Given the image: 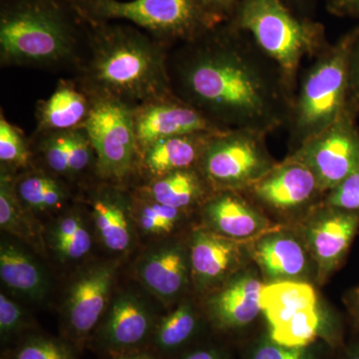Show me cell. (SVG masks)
I'll list each match as a JSON object with an SVG mask.
<instances>
[{
  "instance_id": "1",
  "label": "cell",
  "mask_w": 359,
  "mask_h": 359,
  "mask_svg": "<svg viewBox=\"0 0 359 359\" xmlns=\"http://www.w3.org/2000/svg\"><path fill=\"white\" fill-rule=\"evenodd\" d=\"M172 92L221 131L269 135L287 124L294 97L278 65L230 22L168 55Z\"/></svg>"
},
{
  "instance_id": "2",
  "label": "cell",
  "mask_w": 359,
  "mask_h": 359,
  "mask_svg": "<svg viewBox=\"0 0 359 359\" xmlns=\"http://www.w3.org/2000/svg\"><path fill=\"white\" fill-rule=\"evenodd\" d=\"M85 22L77 83L89 95L112 97L133 107L174 95L166 45L128 23Z\"/></svg>"
},
{
  "instance_id": "3",
  "label": "cell",
  "mask_w": 359,
  "mask_h": 359,
  "mask_svg": "<svg viewBox=\"0 0 359 359\" xmlns=\"http://www.w3.org/2000/svg\"><path fill=\"white\" fill-rule=\"evenodd\" d=\"M86 40V22L69 0H2V66L77 67Z\"/></svg>"
},
{
  "instance_id": "4",
  "label": "cell",
  "mask_w": 359,
  "mask_h": 359,
  "mask_svg": "<svg viewBox=\"0 0 359 359\" xmlns=\"http://www.w3.org/2000/svg\"><path fill=\"white\" fill-rule=\"evenodd\" d=\"M228 22L248 33L278 65L294 98L302 61L328 44L320 23L294 15L283 0H241Z\"/></svg>"
},
{
  "instance_id": "5",
  "label": "cell",
  "mask_w": 359,
  "mask_h": 359,
  "mask_svg": "<svg viewBox=\"0 0 359 359\" xmlns=\"http://www.w3.org/2000/svg\"><path fill=\"white\" fill-rule=\"evenodd\" d=\"M359 26L328 43L299 80L287 126L297 149L334 124L348 108V63Z\"/></svg>"
},
{
  "instance_id": "6",
  "label": "cell",
  "mask_w": 359,
  "mask_h": 359,
  "mask_svg": "<svg viewBox=\"0 0 359 359\" xmlns=\"http://www.w3.org/2000/svg\"><path fill=\"white\" fill-rule=\"evenodd\" d=\"M88 22H124L166 45L182 44L212 26L196 0H69Z\"/></svg>"
},
{
  "instance_id": "7",
  "label": "cell",
  "mask_w": 359,
  "mask_h": 359,
  "mask_svg": "<svg viewBox=\"0 0 359 359\" xmlns=\"http://www.w3.org/2000/svg\"><path fill=\"white\" fill-rule=\"evenodd\" d=\"M266 136L250 130L212 135L198 165L212 190H247L276 167Z\"/></svg>"
},
{
  "instance_id": "8",
  "label": "cell",
  "mask_w": 359,
  "mask_h": 359,
  "mask_svg": "<svg viewBox=\"0 0 359 359\" xmlns=\"http://www.w3.org/2000/svg\"><path fill=\"white\" fill-rule=\"evenodd\" d=\"M90 97L91 109L83 128L95 152L97 172L104 179L121 181L140 159L135 107L112 97Z\"/></svg>"
},
{
  "instance_id": "9",
  "label": "cell",
  "mask_w": 359,
  "mask_h": 359,
  "mask_svg": "<svg viewBox=\"0 0 359 359\" xmlns=\"http://www.w3.org/2000/svg\"><path fill=\"white\" fill-rule=\"evenodd\" d=\"M358 116L347 108L334 124L292 152L313 172L323 193L330 192L359 167Z\"/></svg>"
},
{
  "instance_id": "10",
  "label": "cell",
  "mask_w": 359,
  "mask_h": 359,
  "mask_svg": "<svg viewBox=\"0 0 359 359\" xmlns=\"http://www.w3.org/2000/svg\"><path fill=\"white\" fill-rule=\"evenodd\" d=\"M245 191L261 204L282 212L306 207L323 193L313 172L292 154Z\"/></svg>"
},
{
  "instance_id": "11",
  "label": "cell",
  "mask_w": 359,
  "mask_h": 359,
  "mask_svg": "<svg viewBox=\"0 0 359 359\" xmlns=\"http://www.w3.org/2000/svg\"><path fill=\"white\" fill-rule=\"evenodd\" d=\"M140 152L155 142L178 135L222 132L188 104L172 95L134 108Z\"/></svg>"
},
{
  "instance_id": "12",
  "label": "cell",
  "mask_w": 359,
  "mask_h": 359,
  "mask_svg": "<svg viewBox=\"0 0 359 359\" xmlns=\"http://www.w3.org/2000/svg\"><path fill=\"white\" fill-rule=\"evenodd\" d=\"M325 207L308 230L309 249L318 264L320 282L339 268L359 229V212Z\"/></svg>"
},
{
  "instance_id": "13",
  "label": "cell",
  "mask_w": 359,
  "mask_h": 359,
  "mask_svg": "<svg viewBox=\"0 0 359 359\" xmlns=\"http://www.w3.org/2000/svg\"><path fill=\"white\" fill-rule=\"evenodd\" d=\"M114 273L113 266H96L73 283L66 314L74 334H88L98 323L109 299Z\"/></svg>"
},
{
  "instance_id": "14",
  "label": "cell",
  "mask_w": 359,
  "mask_h": 359,
  "mask_svg": "<svg viewBox=\"0 0 359 359\" xmlns=\"http://www.w3.org/2000/svg\"><path fill=\"white\" fill-rule=\"evenodd\" d=\"M242 259L237 241L209 231H197L191 245V266L201 287L221 283L238 268Z\"/></svg>"
},
{
  "instance_id": "15",
  "label": "cell",
  "mask_w": 359,
  "mask_h": 359,
  "mask_svg": "<svg viewBox=\"0 0 359 359\" xmlns=\"http://www.w3.org/2000/svg\"><path fill=\"white\" fill-rule=\"evenodd\" d=\"M205 215L219 235L231 240L259 237L269 221L237 191H219L205 203Z\"/></svg>"
},
{
  "instance_id": "16",
  "label": "cell",
  "mask_w": 359,
  "mask_h": 359,
  "mask_svg": "<svg viewBox=\"0 0 359 359\" xmlns=\"http://www.w3.org/2000/svg\"><path fill=\"white\" fill-rule=\"evenodd\" d=\"M91 97L77 82L60 80L50 96L36 107V134L70 131L84 126Z\"/></svg>"
},
{
  "instance_id": "17",
  "label": "cell",
  "mask_w": 359,
  "mask_h": 359,
  "mask_svg": "<svg viewBox=\"0 0 359 359\" xmlns=\"http://www.w3.org/2000/svg\"><path fill=\"white\" fill-rule=\"evenodd\" d=\"M218 132H198L162 139L140 152L142 167L153 179L198 167L210 139Z\"/></svg>"
},
{
  "instance_id": "18",
  "label": "cell",
  "mask_w": 359,
  "mask_h": 359,
  "mask_svg": "<svg viewBox=\"0 0 359 359\" xmlns=\"http://www.w3.org/2000/svg\"><path fill=\"white\" fill-rule=\"evenodd\" d=\"M252 255L271 283L299 280L308 269L304 247L285 233L263 236L252 248Z\"/></svg>"
},
{
  "instance_id": "19",
  "label": "cell",
  "mask_w": 359,
  "mask_h": 359,
  "mask_svg": "<svg viewBox=\"0 0 359 359\" xmlns=\"http://www.w3.org/2000/svg\"><path fill=\"white\" fill-rule=\"evenodd\" d=\"M264 285L252 273L233 278L211 301L212 313L221 325L242 327L256 320L262 311Z\"/></svg>"
},
{
  "instance_id": "20",
  "label": "cell",
  "mask_w": 359,
  "mask_h": 359,
  "mask_svg": "<svg viewBox=\"0 0 359 359\" xmlns=\"http://www.w3.org/2000/svg\"><path fill=\"white\" fill-rule=\"evenodd\" d=\"M261 306L269 330H273L292 320L299 311L318 308V297L313 287L306 283H269L262 290Z\"/></svg>"
},
{
  "instance_id": "21",
  "label": "cell",
  "mask_w": 359,
  "mask_h": 359,
  "mask_svg": "<svg viewBox=\"0 0 359 359\" xmlns=\"http://www.w3.org/2000/svg\"><path fill=\"white\" fill-rule=\"evenodd\" d=\"M211 187L201 173L199 168L180 170L153 180L149 187L151 199L160 204L183 210L199 202Z\"/></svg>"
},
{
  "instance_id": "22",
  "label": "cell",
  "mask_w": 359,
  "mask_h": 359,
  "mask_svg": "<svg viewBox=\"0 0 359 359\" xmlns=\"http://www.w3.org/2000/svg\"><path fill=\"white\" fill-rule=\"evenodd\" d=\"M150 325V316L140 302L133 297L123 295L111 309L105 337L113 346H133L145 339Z\"/></svg>"
},
{
  "instance_id": "23",
  "label": "cell",
  "mask_w": 359,
  "mask_h": 359,
  "mask_svg": "<svg viewBox=\"0 0 359 359\" xmlns=\"http://www.w3.org/2000/svg\"><path fill=\"white\" fill-rule=\"evenodd\" d=\"M141 278L146 287L159 297H175L187 278L185 257L180 249L169 248L155 252L144 263Z\"/></svg>"
},
{
  "instance_id": "24",
  "label": "cell",
  "mask_w": 359,
  "mask_h": 359,
  "mask_svg": "<svg viewBox=\"0 0 359 359\" xmlns=\"http://www.w3.org/2000/svg\"><path fill=\"white\" fill-rule=\"evenodd\" d=\"M0 276L6 285L29 297L44 294L45 280L39 266L22 250L9 243L0 249Z\"/></svg>"
},
{
  "instance_id": "25",
  "label": "cell",
  "mask_w": 359,
  "mask_h": 359,
  "mask_svg": "<svg viewBox=\"0 0 359 359\" xmlns=\"http://www.w3.org/2000/svg\"><path fill=\"white\" fill-rule=\"evenodd\" d=\"M93 217L97 230L108 249L123 252L129 247L131 237L128 219L117 196L97 198L93 202Z\"/></svg>"
},
{
  "instance_id": "26",
  "label": "cell",
  "mask_w": 359,
  "mask_h": 359,
  "mask_svg": "<svg viewBox=\"0 0 359 359\" xmlns=\"http://www.w3.org/2000/svg\"><path fill=\"white\" fill-rule=\"evenodd\" d=\"M21 204L35 211L55 209L63 204L65 189L57 180L43 174H29L15 181Z\"/></svg>"
},
{
  "instance_id": "27",
  "label": "cell",
  "mask_w": 359,
  "mask_h": 359,
  "mask_svg": "<svg viewBox=\"0 0 359 359\" xmlns=\"http://www.w3.org/2000/svg\"><path fill=\"white\" fill-rule=\"evenodd\" d=\"M320 321L318 308L299 311L282 327L269 330V339L283 346L306 347L318 337Z\"/></svg>"
},
{
  "instance_id": "28",
  "label": "cell",
  "mask_w": 359,
  "mask_h": 359,
  "mask_svg": "<svg viewBox=\"0 0 359 359\" xmlns=\"http://www.w3.org/2000/svg\"><path fill=\"white\" fill-rule=\"evenodd\" d=\"M21 205L16 193L15 181L8 170L4 169L0 179V224L2 230L27 240L32 238V230Z\"/></svg>"
},
{
  "instance_id": "29",
  "label": "cell",
  "mask_w": 359,
  "mask_h": 359,
  "mask_svg": "<svg viewBox=\"0 0 359 359\" xmlns=\"http://www.w3.org/2000/svg\"><path fill=\"white\" fill-rule=\"evenodd\" d=\"M197 327V320L190 304H182L161 321L158 327V346L171 349L190 339Z\"/></svg>"
},
{
  "instance_id": "30",
  "label": "cell",
  "mask_w": 359,
  "mask_h": 359,
  "mask_svg": "<svg viewBox=\"0 0 359 359\" xmlns=\"http://www.w3.org/2000/svg\"><path fill=\"white\" fill-rule=\"evenodd\" d=\"M30 150L25 134L0 115V161L4 166L25 168L29 164Z\"/></svg>"
},
{
  "instance_id": "31",
  "label": "cell",
  "mask_w": 359,
  "mask_h": 359,
  "mask_svg": "<svg viewBox=\"0 0 359 359\" xmlns=\"http://www.w3.org/2000/svg\"><path fill=\"white\" fill-rule=\"evenodd\" d=\"M182 210L160 204L151 199L141 205L140 224L148 233H170L179 221Z\"/></svg>"
},
{
  "instance_id": "32",
  "label": "cell",
  "mask_w": 359,
  "mask_h": 359,
  "mask_svg": "<svg viewBox=\"0 0 359 359\" xmlns=\"http://www.w3.org/2000/svg\"><path fill=\"white\" fill-rule=\"evenodd\" d=\"M325 205L359 212V167L327 192Z\"/></svg>"
},
{
  "instance_id": "33",
  "label": "cell",
  "mask_w": 359,
  "mask_h": 359,
  "mask_svg": "<svg viewBox=\"0 0 359 359\" xmlns=\"http://www.w3.org/2000/svg\"><path fill=\"white\" fill-rule=\"evenodd\" d=\"M15 359H73L69 349L51 339H33L16 353Z\"/></svg>"
},
{
  "instance_id": "34",
  "label": "cell",
  "mask_w": 359,
  "mask_h": 359,
  "mask_svg": "<svg viewBox=\"0 0 359 359\" xmlns=\"http://www.w3.org/2000/svg\"><path fill=\"white\" fill-rule=\"evenodd\" d=\"M241 0H196L203 15L212 27L228 22Z\"/></svg>"
},
{
  "instance_id": "35",
  "label": "cell",
  "mask_w": 359,
  "mask_h": 359,
  "mask_svg": "<svg viewBox=\"0 0 359 359\" xmlns=\"http://www.w3.org/2000/svg\"><path fill=\"white\" fill-rule=\"evenodd\" d=\"M252 359H313V355L306 347L283 346L269 339L256 347Z\"/></svg>"
},
{
  "instance_id": "36",
  "label": "cell",
  "mask_w": 359,
  "mask_h": 359,
  "mask_svg": "<svg viewBox=\"0 0 359 359\" xmlns=\"http://www.w3.org/2000/svg\"><path fill=\"white\" fill-rule=\"evenodd\" d=\"M91 237L84 226L71 237L54 242V247L58 254L68 259H77L84 257L91 249Z\"/></svg>"
},
{
  "instance_id": "37",
  "label": "cell",
  "mask_w": 359,
  "mask_h": 359,
  "mask_svg": "<svg viewBox=\"0 0 359 359\" xmlns=\"http://www.w3.org/2000/svg\"><path fill=\"white\" fill-rule=\"evenodd\" d=\"M22 311L15 302L0 294V330L2 335L16 332L22 323Z\"/></svg>"
},
{
  "instance_id": "38",
  "label": "cell",
  "mask_w": 359,
  "mask_h": 359,
  "mask_svg": "<svg viewBox=\"0 0 359 359\" xmlns=\"http://www.w3.org/2000/svg\"><path fill=\"white\" fill-rule=\"evenodd\" d=\"M348 107L359 115V36L349 57Z\"/></svg>"
},
{
  "instance_id": "39",
  "label": "cell",
  "mask_w": 359,
  "mask_h": 359,
  "mask_svg": "<svg viewBox=\"0 0 359 359\" xmlns=\"http://www.w3.org/2000/svg\"><path fill=\"white\" fill-rule=\"evenodd\" d=\"M81 226H83L81 219L77 216H67L61 219L56 224L53 230V241L63 240V238H69L74 235Z\"/></svg>"
},
{
  "instance_id": "40",
  "label": "cell",
  "mask_w": 359,
  "mask_h": 359,
  "mask_svg": "<svg viewBox=\"0 0 359 359\" xmlns=\"http://www.w3.org/2000/svg\"><path fill=\"white\" fill-rule=\"evenodd\" d=\"M328 8L339 16H359V0H327Z\"/></svg>"
},
{
  "instance_id": "41",
  "label": "cell",
  "mask_w": 359,
  "mask_h": 359,
  "mask_svg": "<svg viewBox=\"0 0 359 359\" xmlns=\"http://www.w3.org/2000/svg\"><path fill=\"white\" fill-rule=\"evenodd\" d=\"M349 306H351V313L354 318L359 323V287L354 290L349 297Z\"/></svg>"
},
{
  "instance_id": "42",
  "label": "cell",
  "mask_w": 359,
  "mask_h": 359,
  "mask_svg": "<svg viewBox=\"0 0 359 359\" xmlns=\"http://www.w3.org/2000/svg\"><path fill=\"white\" fill-rule=\"evenodd\" d=\"M184 359H221L218 354L209 351H198L189 354Z\"/></svg>"
},
{
  "instance_id": "43",
  "label": "cell",
  "mask_w": 359,
  "mask_h": 359,
  "mask_svg": "<svg viewBox=\"0 0 359 359\" xmlns=\"http://www.w3.org/2000/svg\"><path fill=\"white\" fill-rule=\"evenodd\" d=\"M344 359H359V346L349 351Z\"/></svg>"
},
{
  "instance_id": "44",
  "label": "cell",
  "mask_w": 359,
  "mask_h": 359,
  "mask_svg": "<svg viewBox=\"0 0 359 359\" xmlns=\"http://www.w3.org/2000/svg\"><path fill=\"white\" fill-rule=\"evenodd\" d=\"M119 359H154L150 358V356L147 355H131V356H124V358H121Z\"/></svg>"
}]
</instances>
